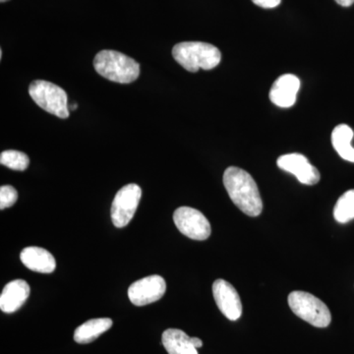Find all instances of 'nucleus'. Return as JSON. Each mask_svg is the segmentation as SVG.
<instances>
[{"label": "nucleus", "instance_id": "20", "mask_svg": "<svg viewBox=\"0 0 354 354\" xmlns=\"http://www.w3.org/2000/svg\"><path fill=\"white\" fill-rule=\"evenodd\" d=\"M252 2L262 8L271 9L279 6L281 3V0H252Z\"/></svg>", "mask_w": 354, "mask_h": 354}, {"label": "nucleus", "instance_id": "23", "mask_svg": "<svg viewBox=\"0 0 354 354\" xmlns=\"http://www.w3.org/2000/svg\"><path fill=\"white\" fill-rule=\"evenodd\" d=\"M77 106H77L76 104H72V106H70L69 109H71V111H75V109H77Z\"/></svg>", "mask_w": 354, "mask_h": 354}, {"label": "nucleus", "instance_id": "14", "mask_svg": "<svg viewBox=\"0 0 354 354\" xmlns=\"http://www.w3.org/2000/svg\"><path fill=\"white\" fill-rule=\"evenodd\" d=\"M162 344L169 354H198L189 335L178 329L165 330L162 337Z\"/></svg>", "mask_w": 354, "mask_h": 354}, {"label": "nucleus", "instance_id": "5", "mask_svg": "<svg viewBox=\"0 0 354 354\" xmlns=\"http://www.w3.org/2000/svg\"><path fill=\"white\" fill-rule=\"evenodd\" d=\"M29 94L32 101L44 111L62 120L68 118V97L66 92L59 86L48 81L36 80L30 85Z\"/></svg>", "mask_w": 354, "mask_h": 354}, {"label": "nucleus", "instance_id": "11", "mask_svg": "<svg viewBox=\"0 0 354 354\" xmlns=\"http://www.w3.org/2000/svg\"><path fill=\"white\" fill-rule=\"evenodd\" d=\"M300 81L292 74H285L279 76L272 84L270 91V100L272 104L279 108H291L297 102Z\"/></svg>", "mask_w": 354, "mask_h": 354}, {"label": "nucleus", "instance_id": "3", "mask_svg": "<svg viewBox=\"0 0 354 354\" xmlns=\"http://www.w3.org/2000/svg\"><path fill=\"white\" fill-rule=\"evenodd\" d=\"M95 71L113 82L130 84L137 80L140 65L133 58L115 50H102L94 59Z\"/></svg>", "mask_w": 354, "mask_h": 354}, {"label": "nucleus", "instance_id": "2", "mask_svg": "<svg viewBox=\"0 0 354 354\" xmlns=\"http://www.w3.org/2000/svg\"><path fill=\"white\" fill-rule=\"evenodd\" d=\"M172 57L177 64L189 72L199 69L211 70L220 64L221 51L216 46L202 41H184L172 48Z\"/></svg>", "mask_w": 354, "mask_h": 354}, {"label": "nucleus", "instance_id": "9", "mask_svg": "<svg viewBox=\"0 0 354 354\" xmlns=\"http://www.w3.org/2000/svg\"><path fill=\"white\" fill-rule=\"evenodd\" d=\"M279 169L297 176L298 181L305 185H315L321 179V174L308 158L301 153H288L277 160Z\"/></svg>", "mask_w": 354, "mask_h": 354}, {"label": "nucleus", "instance_id": "15", "mask_svg": "<svg viewBox=\"0 0 354 354\" xmlns=\"http://www.w3.org/2000/svg\"><path fill=\"white\" fill-rule=\"evenodd\" d=\"M113 327L109 318L92 319L79 326L74 333V339L81 344H90Z\"/></svg>", "mask_w": 354, "mask_h": 354}, {"label": "nucleus", "instance_id": "4", "mask_svg": "<svg viewBox=\"0 0 354 354\" xmlns=\"http://www.w3.org/2000/svg\"><path fill=\"white\" fill-rule=\"evenodd\" d=\"M291 311L305 322L317 328H327L332 315L327 305L306 291L295 290L288 298Z\"/></svg>", "mask_w": 354, "mask_h": 354}, {"label": "nucleus", "instance_id": "6", "mask_svg": "<svg viewBox=\"0 0 354 354\" xmlns=\"http://www.w3.org/2000/svg\"><path fill=\"white\" fill-rule=\"evenodd\" d=\"M141 196V188L134 183L128 184L116 193L111 206V220L116 227H125L131 221Z\"/></svg>", "mask_w": 354, "mask_h": 354}, {"label": "nucleus", "instance_id": "1", "mask_svg": "<svg viewBox=\"0 0 354 354\" xmlns=\"http://www.w3.org/2000/svg\"><path fill=\"white\" fill-rule=\"evenodd\" d=\"M223 185L228 196L241 212L249 216H258L263 211V201L253 177L236 167H230L223 174Z\"/></svg>", "mask_w": 354, "mask_h": 354}, {"label": "nucleus", "instance_id": "24", "mask_svg": "<svg viewBox=\"0 0 354 354\" xmlns=\"http://www.w3.org/2000/svg\"><path fill=\"white\" fill-rule=\"evenodd\" d=\"M0 1H1V2H2V3H3V2L8 1V0H0Z\"/></svg>", "mask_w": 354, "mask_h": 354}, {"label": "nucleus", "instance_id": "8", "mask_svg": "<svg viewBox=\"0 0 354 354\" xmlns=\"http://www.w3.org/2000/svg\"><path fill=\"white\" fill-rule=\"evenodd\" d=\"M165 290L167 283L165 279L153 274L133 283L128 290V297L136 306H145L160 300L164 297Z\"/></svg>", "mask_w": 354, "mask_h": 354}, {"label": "nucleus", "instance_id": "19", "mask_svg": "<svg viewBox=\"0 0 354 354\" xmlns=\"http://www.w3.org/2000/svg\"><path fill=\"white\" fill-rule=\"evenodd\" d=\"M18 200V193L12 186H1L0 188V209L12 207Z\"/></svg>", "mask_w": 354, "mask_h": 354}, {"label": "nucleus", "instance_id": "7", "mask_svg": "<svg viewBox=\"0 0 354 354\" xmlns=\"http://www.w3.org/2000/svg\"><path fill=\"white\" fill-rule=\"evenodd\" d=\"M174 221L181 234L194 241H206L211 235L208 218L196 209L180 207L174 212Z\"/></svg>", "mask_w": 354, "mask_h": 354}, {"label": "nucleus", "instance_id": "16", "mask_svg": "<svg viewBox=\"0 0 354 354\" xmlns=\"http://www.w3.org/2000/svg\"><path fill=\"white\" fill-rule=\"evenodd\" d=\"M353 130L348 125L339 124L333 130L332 144L335 150L344 160L354 162V148L351 146Z\"/></svg>", "mask_w": 354, "mask_h": 354}, {"label": "nucleus", "instance_id": "13", "mask_svg": "<svg viewBox=\"0 0 354 354\" xmlns=\"http://www.w3.org/2000/svg\"><path fill=\"white\" fill-rule=\"evenodd\" d=\"M20 259L28 269L41 274H51L57 267L55 257L41 247L31 246L23 249Z\"/></svg>", "mask_w": 354, "mask_h": 354}, {"label": "nucleus", "instance_id": "21", "mask_svg": "<svg viewBox=\"0 0 354 354\" xmlns=\"http://www.w3.org/2000/svg\"><path fill=\"white\" fill-rule=\"evenodd\" d=\"M335 2L341 6L349 7L353 6L354 0H335Z\"/></svg>", "mask_w": 354, "mask_h": 354}, {"label": "nucleus", "instance_id": "10", "mask_svg": "<svg viewBox=\"0 0 354 354\" xmlns=\"http://www.w3.org/2000/svg\"><path fill=\"white\" fill-rule=\"evenodd\" d=\"M213 295L221 313L228 320L236 321L242 315V304L239 292L225 279H216L213 283Z\"/></svg>", "mask_w": 354, "mask_h": 354}, {"label": "nucleus", "instance_id": "22", "mask_svg": "<svg viewBox=\"0 0 354 354\" xmlns=\"http://www.w3.org/2000/svg\"><path fill=\"white\" fill-rule=\"evenodd\" d=\"M191 342H192L193 346L196 348H200L203 346V342L201 339H198V337H191Z\"/></svg>", "mask_w": 354, "mask_h": 354}, {"label": "nucleus", "instance_id": "17", "mask_svg": "<svg viewBox=\"0 0 354 354\" xmlns=\"http://www.w3.org/2000/svg\"><path fill=\"white\" fill-rule=\"evenodd\" d=\"M335 221L346 223L354 218V189L346 191L337 200L334 209Z\"/></svg>", "mask_w": 354, "mask_h": 354}, {"label": "nucleus", "instance_id": "18", "mask_svg": "<svg viewBox=\"0 0 354 354\" xmlns=\"http://www.w3.org/2000/svg\"><path fill=\"white\" fill-rule=\"evenodd\" d=\"M0 164L13 171H24L29 167L30 160L26 153L15 150H7L0 155Z\"/></svg>", "mask_w": 354, "mask_h": 354}, {"label": "nucleus", "instance_id": "12", "mask_svg": "<svg viewBox=\"0 0 354 354\" xmlns=\"http://www.w3.org/2000/svg\"><path fill=\"white\" fill-rule=\"evenodd\" d=\"M30 295V286L24 279H16L4 286L0 295V309L10 314L19 310Z\"/></svg>", "mask_w": 354, "mask_h": 354}]
</instances>
